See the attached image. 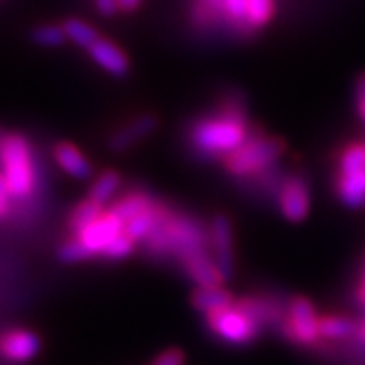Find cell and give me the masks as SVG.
<instances>
[{"instance_id":"6da1fadb","label":"cell","mask_w":365,"mask_h":365,"mask_svg":"<svg viewBox=\"0 0 365 365\" xmlns=\"http://www.w3.org/2000/svg\"><path fill=\"white\" fill-rule=\"evenodd\" d=\"M145 245L154 255H173L184 264L195 256L208 255V237L199 222L173 215L167 210H163L154 232L145 240Z\"/></svg>"},{"instance_id":"7a4b0ae2","label":"cell","mask_w":365,"mask_h":365,"mask_svg":"<svg viewBox=\"0 0 365 365\" xmlns=\"http://www.w3.org/2000/svg\"><path fill=\"white\" fill-rule=\"evenodd\" d=\"M249 130L245 117L240 110L228 108L215 117L199 120L191 130V143L200 153L210 156H225L234 154L241 145L247 143Z\"/></svg>"},{"instance_id":"3957f363","label":"cell","mask_w":365,"mask_h":365,"mask_svg":"<svg viewBox=\"0 0 365 365\" xmlns=\"http://www.w3.org/2000/svg\"><path fill=\"white\" fill-rule=\"evenodd\" d=\"M0 173L8 182L9 195L26 199L36 190V163L32 147L19 134H0Z\"/></svg>"},{"instance_id":"277c9868","label":"cell","mask_w":365,"mask_h":365,"mask_svg":"<svg viewBox=\"0 0 365 365\" xmlns=\"http://www.w3.org/2000/svg\"><path fill=\"white\" fill-rule=\"evenodd\" d=\"M284 145L273 138H249L236 153L227 158L232 175L249 176L265 171L282 156Z\"/></svg>"},{"instance_id":"5b68a950","label":"cell","mask_w":365,"mask_h":365,"mask_svg":"<svg viewBox=\"0 0 365 365\" xmlns=\"http://www.w3.org/2000/svg\"><path fill=\"white\" fill-rule=\"evenodd\" d=\"M338 193L351 208L365 206V143L351 145L339 156Z\"/></svg>"},{"instance_id":"8992f818","label":"cell","mask_w":365,"mask_h":365,"mask_svg":"<svg viewBox=\"0 0 365 365\" xmlns=\"http://www.w3.org/2000/svg\"><path fill=\"white\" fill-rule=\"evenodd\" d=\"M210 329L217 334L222 341L243 345L258 336L259 324L249 315L241 304L228 306L225 310L208 315Z\"/></svg>"},{"instance_id":"52a82bcc","label":"cell","mask_w":365,"mask_h":365,"mask_svg":"<svg viewBox=\"0 0 365 365\" xmlns=\"http://www.w3.org/2000/svg\"><path fill=\"white\" fill-rule=\"evenodd\" d=\"M125 232V222L117 217L115 213L108 212L104 213L101 219H97L95 222H91L88 228H83L82 232L74 234V237H78L80 243L86 247L89 255H101L106 250V247L110 245L111 241L115 240L117 236H120Z\"/></svg>"},{"instance_id":"ba28073f","label":"cell","mask_w":365,"mask_h":365,"mask_svg":"<svg viewBox=\"0 0 365 365\" xmlns=\"http://www.w3.org/2000/svg\"><path fill=\"white\" fill-rule=\"evenodd\" d=\"M319 317L308 299H293L289 306V323H287V336L299 343L312 345L321 338Z\"/></svg>"},{"instance_id":"9c48e42d","label":"cell","mask_w":365,"mask_h":365,"mask_svg":"<svg viewBox=\"0 0 365 365\" xmlns=\"http://www.w3.org/2000/svg\"><path fill=\"white\" fill-rule=\"evenodd\" d=\"M210 241H212L213 247V259H215L222 278L227 280L234 271V237H232L230 219L225 217V215H217L213 219Z\"/></svg>"},{"instance_id":"30bf717a","label":"cell","mask_w":365,"mask_h":365,"mask_svg":"<svg viewBox=\"0 0 365 365\" xmlns=\"http://www.w3.org/2000/svg\"><path fill=\"white\" fill-rule=\"evenodd\" d=\"M39 349H41L39 336L30 330L14 329L0 336V356L14 361V364L32 360L39 352Z\"/></svg>"},{"instance_id":"8fae6325","label":"cell","mask_w":365,"mask_h":365,"mask_svg":"<svg viewBox=\"0 0 365 365\" xmlns=\"http://www.w3.org/2000/svg\"><path fill=\"white\" fill-rule=\"evenodd\" d=\"M280 210L284 217L293 222H299L308 215L310 210V193L308 185L301 176H293L280 190Z\"/></svg>"},{"instance_id":"7c38bea8","label":"cell","mask_w":365,"mask_h":365,"mask_svg":"<svg viewBox=\"0 0 365 365\" xmlns=\"http://www.w3.org/2000/svg\"><path fill=\"white\" fill-rule=\"evenodd\" d=\"M88 52L95 63L101 65L102 69L108 71L113 76H125L128 73L130 63L126 54L108 39H98L91 48H88Z\"/></svg>"},{"instance_id":"4fadbf2b","label":"cell","mask_w":365,"mask_h":365,"mask_svg":"<svg viewBox=\"0 0 365 365\" xmlns=\"http://www.w3.org/2000/svg\"><path fill=\"white\" fill-rule=\"evenodd\" d=\"M54 158H56V163L63 169L67 175L74 176V178H89L93 173V167L91 162H89L88 158L83 156L80 153L78 148L74 147L71 143H60L56 145L54 148Z\"/></svg>"},{"instance_id":"5bb4252c","label":"cell","mask_w":365,"mask_h":365,"mask_svg":"<svg viewBox=\"0 0 365 365\" xmlns=\"http://www.w3.org/2000/svg\"><path fill=\"white\" fill-rule=\"evenodd\" d=\"M156 128V119L153 115H143L134 119L132 123L119 130L113 138L110 139V147L113 150H126L128 147L135 145L143 138H147L153 130Z\"/></svg>"},{"instance_id":"9a60e30c","label":"cell","mask_w":365,"mask_h":365,"mask_svg":"<svg viewBox=\"0 0 365 365\" xmlns=\"http://www.w3.org/2000/svg\"><path fill=\"white\" fill-rule=\"evenodd\" d=\"M185 273L193 278L199 287H215L222 284V274L219 271L215 259L210 258V255H200L185 262Z\"/></svg>"},{"instance_id":"2e32d148","label":"cell","mask_w":365,"mask_h":365,"mask_svg":"<svg viewBox=\"0 0 365 365\" xmlns=\"http://www.w3.org/2000/svg\"><path fill=\"white\" fill-rule=\"evenodd\" d=\"M193 306L199 312L206 315H212L219 310H225L228 306H232V297L230 293L225 292L221 286L215 287H199L197 292L193 293V299H191Z\"/></svg>"},{"instance_id":"e0dca14e","label":"cell","mask_w":365,"mask_h":365,"mask_svg":"<svg viewBox=\"0 0 365 365\" xmlns=\"http://www.w3.org/2000/svg\"><path fill=\"white\" fill-rule=\"evenodd\" d=\"M163 208L160 206H153V208L145 210L143 213L135 215L134 219H130L125 225V234L134 241V243H139V241H145L156 228L158 221L162 217Z\"/></svg>"},{"instance_id":"ac0fdd59","label":"cell","mask_w":365,"mask_h":365,"mask_svg":"<svg viewBox=\"0 0 365 365\" xmlns=\"http://www.w3.org/2000/svg\"><path fill=\"white\" fill-rule=\"evenodd\" d=\"M153 206H156V202L150 197H147L143 193H132L128 197H125V199H120L117 204H113L111 212L115 213L117 217L126 225L130 219H134L135 215L143 213L145 210L153 208Z\"/></svg>"},{"instance_id":"d6986e66","label":"cell","mask_w":365,"mask_h":365,"mask_svg":"<svg viewBox=\"0 0 365 365\" xmlns=\"http://www.w3.org/2000/svg\"><path fill=\"white\" fill-rule=\"evenodd\" d=\"M319 332L324 339H345L358 332V324L349 317L329 315L319 321Z\"/></svg>"},{"instance_id":"ffe728a7","label":"cell","mask_w":365,"mask_h":365,"mask_svg":"<svg viewBox=\"0 0 365 365\" xmlns=\"http://www.w3.org/2000/svg\"><path fill=\"white\" fill-rule=\"evenodd\" d=\"M120 187V176L115 171H104L98 176L95 184L91 185V191H89V199L93 202L101 204V206H106Z\"/></svg>"},{"instance_id":"44dd1931","label":"cell","mask_w":365,"mask_h":365,"mask_svg":"<svg viewBox=\"0 0 365 365\" xmlns=\"http://www.w3.org/2000/svg\"><path fill=\"white\" fill-rule=\"evenodd\" d=\"M61 26H63L65 34H67V39L73 41L76 46H82V48H91L101 39L98 34L95 32V28L91 24L80 21V19H69Z\"/></svg>"},{"instance_id":"7402d4cb","label":"cell","mask_w":365,"mask_h":365,"mask_svg":"<svg viewBox=\"0 0 365 365\" xmlns=\"http://www.w3.org/2000/svg\"><path fill=\"white\" fill-rule=\"evenodd\" d=\"M104 215L102 212V206L97 202H93L91 199L83 200L82 204H78L76 208H74L73 215L69 219V228L73 234H78L82 232L83 228H88L91 222H95L97 219H101Z\"/></svg>"},{"instance_id":"603a6c76","label":"cell","mask_w":365,"mask_h":365,"mask_svg":"<svg viewBox=\"0 0 365 365\" xmlns=\"http://www.w3.org/2000/svg\"><path fill=\"white\" fill-rule=\"evenodd\" d=\"M32 39L36 45L45 46V48H56L61 46L67 39L63 26H56V24H43V26L36 28L32 34Z\"/></svg>"},{"instance_id":"cb8c5ba5","label":"cell","mask_w":365,"mask_h":365,"mask_svg":"<svg viewBox=\"0 0 365 365\" xmlns=\"http://www.w3.org/2000/svg\"><path fill=\"white\" fill-rule=\"evenodd\" d=\"M273 17V0H247V23L249 26H264Z\"/></svg>"},{"instance_id":"d4e9b609","label":"cell","mask_w":365,"mask_h":365,"mask_svg":"<svg viewBox=\"0 0 365 365\" xmlns=\"http://www.w3.org/2000/svg\"><path fill=\"white\" fill-rule=\"evenodd\" d=\"M58 258L61 262H65V264H74V262H82V259L91 258V255L80 243L78 237H73V240H69L58 249Z\"/></svg>"},{"instance_id":"484cf974","label":"cell","mask_w":365,"mask_h":365,"mask_svg":"<svg viewBox=\"0 0 365 365\" xmlns=\"http://www.w3.org/2000/svg\"><path fill=\"white\" fill-rule=\"evenodd\" d=\"M219 15L230 19L237 24H247V0H221Z\"/></svg>"},{"instance_id":"4316f807","label":"cell","mask_w":365,"mask_h":365,"mask_svg":"<svg viewBox=\"0 0 365 365\" xmlns=\"http://www.w3.org/2000/svg\"><path fill=\"white\" fill-rule=\"evenodd\" d=\"M134 245H135L134 241L130 240L125 232H123L120 236H117L115 240L111 241L110 245L106 247V250L102 252V256H106V258H111V259L126 258V256H130L132 252H134Z\"/></svg>"},{"instance_id":"83f0119b","label":"cell","mask_w":365,"mask_h":365,"mask_svg":"<svg viewBox=\"0 0 365 365\" xmlns=\"http://www.w3.org/2000/svg\"><path fill=\"white\" fill-rule=\"evenodd\" d=\"M153 365H184V354L178 349L165 351L153 361Z\"/></svg>"},{"instance_id":"f1b7e54d","label":"cell","mask_w":365,"mask_h":365,"mask_svg":"<svg viewBox=\"0 0 365 365\" xmlns=\"http://www.w3.org/2000/svg\"><path fill=\"white\" fill-rule=\"evenodd\" d=\"M95 4H97L98 11H101L102 15H106V17H110V15H113L119 9V4H117V0H95Z\"/></svg>"},{"instance_id":"f546056e","label":"cell","mask_w":365,"mask_h":365,"mask_svg":"<svg viewBox=\"0 0 365 365\" xmlns=\"http://www.w3.org/2000/svg\"><path fill=\"white\" fill-rule=\"evenodd\" d=\"M356 97H358V104L360 102H365V74H361L360 80L356 83Z\"/></svg>"},{"instance_id":"4dcf8cb0","label":"cell","mask_w":365,"mask_h":365,"mask_svg":"<svg viewBox=\"0 0 365 365\" xmlns=\"http://www.w3.org/2000/svg\"><path fill=\"white\" fill-rule=\"evenodd\" d=\"M141 0H117V4H119V9H125V11H132L139 6Z\"/></svg>"},{"instance_id":"1f68e13d","label":"cell","mask_w":365,"mask_h":365,"mask_svg":"<svg viewBox=\"0 0 365 365\" xmlns=\"http://www.w3.org/2000/svg\"><path fill=\"white\" fill-rule=\"evenodd\" d=\"M9 212V197L0 195V219H4Z\"/></svg>"},{"instance_id":"d6a6232c","label":"cell","mask_w":365,"mask_h":365,"mask_svg":"<svg viewBox=\"0 0 365 365\" xmlns=\"http://www.w3.org/2000/svg\"><path fill=\"white\" fill-rule=\"evenodd\" d=\"M0 195H6V197H11V195H9L8 182H6V178H4V176H2V173H0Z\"/></svg>"},{"instance_id":"836d02e7","label":"cell","mask_w":365,"mask_h":365,"mask_svg":"<svg viewBox=\"0 0 365 365\" xmlns=\"http://www.w3.org/2000/svg\"><path fill=\"white\" fill-rule=\"evenodd\" d=\"M356 336H358V338H360L361 343H365V321H364V323H361V324H358Z\"/></svg>"},{"instance_id":"e575fe53","label":"cell","mask_w":365,"mask_h":365,"mask_svg":"<svg viewBox=\"0 0 365 365\" xmlns=\"http://www.w3.org/2000/svg\"><path fill=\"white\" fill-rule=\"evenodd\" d=\"M360 115L365 120V102H360Z\"/></svg>"}]
</instances>
